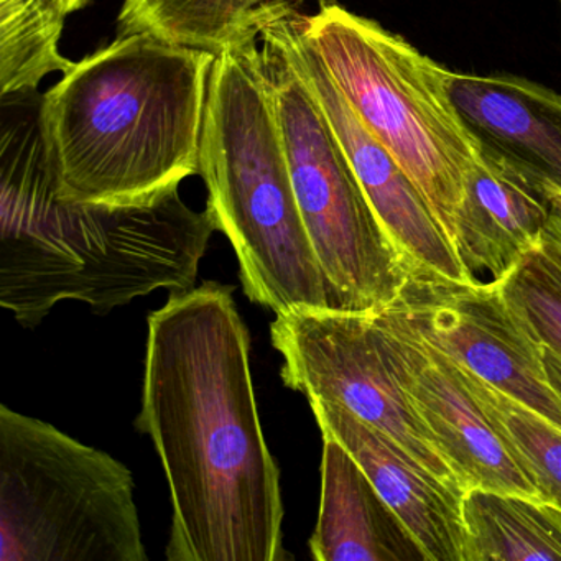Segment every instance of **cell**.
Here are the masks:
<instances>
[{
  "mask_svg": "<svg viewBox=\"0 0 561 561\" xmlns=\"http://www.w3.org/2000/svg\"><path fill=\"white\" fill-rule=\"evenodd\" d=\"M234 287L170 294L149 317L136 426L156 446L172 501L169 561H280V474L265 442L251 337Z\"/></svg>",
  "mask_w": 561,
  "mask_h": 561,
  "instance_id": "obj_1",
  "label": "cell"
},
{
  "mask_svg": "<svg viewBox=\"0 0 561 561\" xmlns=\"http://www.w3.org/2000/svg\"><path fill=\"white\" fill-rule=\"evenodd\" d=\"M216 231L213 213L190 208L179 188L129 205L58 198L38 106L4 123L0 305L22 327H38L61 301L107 314L162 288L190 290Z\"/></svg>",
  "mask_w": 561,
  "mask_h": 561,
  "instance_id": "obj_2",
  "label": "cell"
},
{
  "mask_svg": "<svg viewBox=\"0 0 561 561\" xmlns=\"http://www.w3.org/2000/svg\"><path fill=\"white\" fill-rule=\"evenodd\" d=\"M216 55L146 34L117 35L38 100L58 198L129 205L198 175Z\"/></svg>",
  "mask_w": 561,
  "mask_h": 561,
  "instance_id": "obj_3",
  "label": "cell"
},
{
  "mask_svg": "<svg viewBox=\"0 0 561 561\" xmlns=\"http://www.w3.org/2000/svg\"><path fill=\"white\" fill-rule=\"evenodd\" d=\"M239 262L245 297L275 314L337 308L295 195L259 44L216 57L199 146V172Z\"/></svg>",
  "mask_w": 561,
  "mask_h": 561,
  "instance_id": "obj_4",
  "label": "cell"
},
{
  "mask_svg": "<svg viewBox=\"0 0 561 561\" xmlns=\"http://www.w3.org/2000/svg\"><path fill=\"white\" fill-rule=\"evenodd\" d=\"M301 31L366 129L428 202L455 249L456 219L478 140L451 94V71L377 22L321 0Z\"/></svg>",
  "mask_w": 561,
  "mask_h": 561,
  "instance_id": "obj_5",
  "label": "cell"
},
{
  "mask_svg": "<svg viewBox=\"0 0 561 561\" xmlns=\"http://www.w3.org/2000/svg\"><path fill=\"white\" fill-rule=\"evenodd\" d=\"M134 476L0 405V561H146Z\"/></svg>",
  "mask_w": 561,
  "mask_h": 561,
  "instance_id": "obj_6",
  "label": "cell"
},
{
  "mask_svg": "<svg viewBox=\"0 0 561 561\" xmlns=\"http://www.w3.org/2000/svg\"><path fill=\"white\" fill-rule=\"evenodd\" d=\"M261 42L295 195L337 308L390 307L410 268L380 226L317 98L285 55L267 38Z\"/></svg>",
  "mask_w": 561,
  "mask_h": 561,
  "instance_id": "obj_7",
  "label": "cell"
},
{
  "mask_svg": "<svg viewBox=\"0 0 561 561\" xmlns=\"http://www.w3.org/2000/svg\"><path fill=\"white\" fill-rule=\"evenodd\" d=\"M271 340L284 359L280 376L288 389L350 410L465 497L455 468L416 415L393 370L373 311L291 308L275 314Z\"/></svg>",
  "mask_w": 561,
  "mask_h": 561,
  "instance_id": "obj_8",
  "label": "cell"
},
{
  "mask_svg": "<svg viewBox=\"0 0 561 561\" xmlns=\"http://www.w3.org/2000/svg\"><path fill=\"white\" fill-rule=\"evenodd\" d=\"M392 305L426 343L561 430V396L548 379L543 344L501 282L410 277Z\"/></svg>",
  "mask_w": 561,
  "mask_h": 561,
  "instance_id": "obj_9",
  "label": "cell"
},
{
  "mask_svg": "<svg viewBox=\"0 0 561 561\" xmlns=\"http://www.w3.org/2000/svg\"><path fill=\"white\" fill-rule=\"evenodd\" d=\"M300 15L262 34L285 55L327 114L354 173L410 277L468 284L466 272L435 213L405 170L360 123L304 35Z\"/></svg>",
  "mask_w": 561,
  "mask_h": 561,
  "instance_id": "obj_10",
  "label": "cell"
},
{
  "mask_svg": "<svg viewBox=\"0 0 561 561\" xmlns=\"http://www.w3.org/2000/svg\"><path fill=\"white\" fill-rule=\"evenodd\" d=\"M373 317L413 410L435 436L465 491L484 489L543 501L492 428L455 363L426 343L393 305L373 311Z\"/></svg>",
  "mask_w": 561,
  "mask_h": 561,
  "instance_id": "obj_11",
  "label": "cell"
},
{
  "mask_svg": "<svg viewBox=\"0 0 561 561\" xmlns=\"http://www.w3.org/2000/svg\"><path fill=\"white\" fill-rule=\"evenodd\" d=\"M321 433L359 462L380 497L402 522L425 561H466L462 497L413 461L397 443L337 403L308 400Z\"/></svg>",
  "mask_w": 561,
  "mask_h": 561,
  "instance_id": "obj_12",
  "label": "cell"
},
{
  "mask_svg": "<svg viewBox=\"0 0 561 561\" xmlns=\"http://www.w3.org/2000/svg\"><path fill=\"white\" fill-rule=\"evenodd\" d=\"M551 211L553 199L540 183L479 150L456 219L459 262L472 278L489 274L502 280L541 248Z\"/></svg>",
  "mask_w": 561,
  "mask_h": 561,
  "instance_id": "obj_13",
  "label": "cell"
},
{
  "mask_svg": "<svg viewBox=\"0 0 561 561\" xmlns=\"http://www.w3.org/2000/svg\"><path fill=\"white\" fill-rule=\"evenodd\" d=\"M449 94L481 149L561 190V94L517 77L453 73Z\"/></svg>",
  "mask_w": 561,
  "mask_h": 561,
  "instance_id": "obj_14",
  "label": "cell"
},
{
  "mask_svg": "<svg viewBox=\"0 0 561 561\" xmlns=\"http://www.w3.org/2000/svg\"><path fill=\"white\" fill-rule=\"evenodd\" d=\"M321 435L320 512L308 543L311 557L317 561H425L359 462L333 436Z\"/></svg>",
  "mask_w": 561,
  "mask_h": 561,
  "instance_id": "obj_15",
  "label": "cell"
},
{
  "mask_svg": "<svg viewBox=\"0 0 561 561\" xmlns=\"http://www.w3.org/2000/svg\"><path fill=\"white\" fill-rule=\"evenodd\" d=\"M308 0H124L117 35L146 34L218 55L259 44L274 25L300 14ZM321 2V0H320Z\"/></svg>",
  "mask_w": 561,
  "mask_h": 561,
  "instance_id": "obj_16",
  "label": "cell"
},
{
  "mask_svg": "<svg viewBox=\"0 0 561 561\" xmlns=\"http://www.w3.org/2000/svg\"><path fill=\"white\" fill-rule=\"evenodd\" d=\"M462 520L466 561L561 560V508L550 502L471 489Z\"/></svg>",
  "mask_w": 561,
  "mask_h": 561,
  "instance_id": "obj_17",
  "label": "cell"
},
{
  "mask_svg": "<svg viewBox=\"0 0 561 561\" xmlns=\"http://www.w3.org/2000/svg\"><path fill=\"white\" fill-rule=\"evenodd\" d=\"M453 363L492 428L537 485L543 501L561 508V430L461 364Z\"/></svg>",
  "mask_w": 561,
  "mask_h": 561,
  "instance_id": "obj_18",
  "label": "cell"
},
{
  "mask_svg": "<svg viewBox=\"0 0 561 561\" xmlns=\"http://www.w3.org/2000/svg\"><path fill=\"white\" fill-rule=\"evenodd\" d=\"M502 290L530 333L561 357V271L538 249L507 277Z\"/></svg>",
  "mask_w": 561,
  "mask_h": 561,
  "instance_id": "obj_19",
  "label": "cell"
},
{
  "mask_svg": "<svg viewBox=\"0 0 561 561\" xmlns=\"http://www.w3.org/2000/svg\"><path fill=\"white\" fill-rule=\"evenodd\" d=\"M91 0H0V42L32 58L60 54L65 22Z\"/></svg>",
  "mask_w": 561,
  "mask_h": 561,
  "instance_id": "obj_20",
  "label": "cell"
},
{
  "mask_svg": "<svg viewBox=\"0 0 561 561\" xmlns=\"http://www.w3.org/2000/svg\"><path fill=\"white\" fill-rule=\"evenodd\" d=\"M545 367H547L551 386L561 396V357L557 356L553 351L547 350V347H545Z\"/></svg>",
  "mask_w": 561,
  "mask_h": 561,
  "instance_id": "obj_21",
  "label": "cell"
},
{
  "mask_svg": "<svg viewBox=\"0 0 561 561\" xmlns=\"http://www.w3.org/2000/svg\"><path fill=\"white\" fill-rule=\"evenodd\" d=\"M547 190L548 195L551 196V198L558 199V202L561 203V190H554V188H545Z\"/></svg>",
  "mask_w": 561,
  "mask_h": 561,
  "instance_id": "obj_22",
  "label": "cell"
},
{
  "mask_svg": "<svg viewBox=\"0 0 561 561\" xmlns=\"http://www.w3.org/2000/svg\"><path fill=\"white\" fill-rule=\"evenodd\" d=\"M560 5H561V0H560Z\"/></svg>",
  "mask_w": 561,
  "mask_h": 561,
  "instance_id": "obj_23",
  "label": "cell"
}]
</instances>
